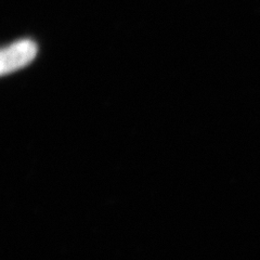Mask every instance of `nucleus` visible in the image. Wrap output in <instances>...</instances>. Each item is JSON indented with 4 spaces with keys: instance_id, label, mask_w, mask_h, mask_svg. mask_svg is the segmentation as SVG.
Instances as JSON below:
<instances>
[{
    "instance_id": "1",
    "label": "nucleus",
    "mask_w": 260,
    "mask_h": 260,
    "mask_svg": "<svg viewBox=\"0 0 260 260\" xmlns=\"http://www.w3.org/2000/svg\"><path fill=\"white\" fill-rule=\"evenodd\" d=\"M37 54V46L30 39H22L4 48L0 54V72L5 76L26 67Z\"/></svg>"
}]
</instances>
